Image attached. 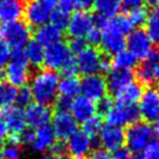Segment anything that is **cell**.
I'll list each match as a JSON object with an SVG mask.
<instances>
[{"instance_id":"obj_1","label":"cell","mask_w":159,"mask_h":159,"mask_svg":"<svg viewBox=\"0 0 159 159\" xmlns=\"http://www.w3.org/2000/svg\"><path fill=\"white\" fill-rule=\"evenodd\" d=\"M59 74L50 69L40 70L30 82V91L36 103L49 107L55 102L59 94Z\"/></svg>"},{"instance_id":"obj_2","label":"cell","mask_w":159,"mask_h":159,"mask_svg":"<svg viewBox=\"0 0 159 159\" xmlns=\"http://www.w3.org/2000/svg\"><path fill=\"white\" fill-rule=\"evenodd\" d=\"M153 128L145 120H138L129 125L125 131V144L131 153H142L145 148L153 142Z\"/></svg>"},{"instance_id":"obj_3","label":"cell","mask_w":159,"mask_h":159,"mask_svg":"<svg viewBox=\"0 0 159 159\" xmlns=\"http://www.w3.org/2000/svg\"><path fill=\"white\" fill-rule=\"evenodd\" d=\"M30 65L22 48L12 50L11 60L5 69V77L14 87H24L30 80Z\"/></svg>"},{"instance_id":"obj_4","label":"cell","mask_w":159,"mask_h":159,"mask_svg":"<svg viewBox=\"0 0 159 159\" xmlns=\"http://www.w3.org/2000/svg\"><path fill=\"white\" fill-rule=\"evenodd\" d=\"M30 40V27L20 20L4 22L0 26V41L14 49L24 48Z\"/></svg>"},{"instance_id":"obj_5","label":"cell","mask_w":159,"mask_h":159,"mask_svg":"<svg viewBox=\"0 0 159 159\" xmlns=\"http://www.w3.org/2000/svg\"><path fill=\"white\" fill-rule=\"evenodd\" d=\"M125 47L137 57V60H146L154 50L153 42L143 28H134L125 38Z\"/></svg>"},{"instance_id":"obj_6","label":"cell","mask_w":159,"mask_h":159,"mask_svg":"<svg viewBox=\"0 0 159 159\" xmlns=\"http://www.w3.org/2000/svg\"><path fill=\"white\" fill-rule=\"evenodd\" d=\"M105 120L109 125H115L123 128L125 125H131L138 122L140 116L136 104H124L114 103L111 109L105 114Z\"/></svg>"},{"instance_id":"obj_7","label":"cell","mask_w":159,"mask_h":159,"mask_svg":"<svg viewBox=\"0 0 159 159\" xmlns=\"http://www.w3.org/2000/svg\"><path fill=\"white\" fill-rule=\"evenodd\" d=\"M126 35L119 30L112 19H109L108 24L102 28V36L99 45L105 54L112 55L125 49Z\"/></svg>"},{"instance_id":"obj_8","label":"cell","mask_w":159,"mask_h":159,"mask_svg":"<svg viewBox=\"0 0 159 159\" xmlns=\"http://www.w3.org/2000/svg\"><path fill=\"white\" fill-rule=\"evenodd\" d=\"M139 116L145 122L151 123L159 117V89L157 87H149L143 90V94L138 101Z\"/></svg>"},{"instance_id":"obj_9","label":"cell","mask_w":159,"mask_h":159,"mask_svg":"<svg viewBox=\"0 0 159 159\" xmlns=\"http://www.w3.org/2000/svg\"><path fill=\"white\" fill-rule=\"evenodd\" d=\"M66 140V151L73 159H85L94 148V139L79 130Z\"/></svg>"},{"instance_id":"obj_10","label":"cell","mask_w":159,"mask_h":159,"mask_svg":"<svg viewBox=\"0 0 159 159\" xmlns=\"http://www.w3.org/2000/svg\"><path fill=\"white\" fill-rule=\"evenodd\" d=\"M81 93L94 102H98L107 97L108 87L104 76L99 73L84 76V79L81 81Z\"/></svg>"},{"instance_id":"obj_11","label":"cell","mask_w":159,"mask_h":159,"mask_svg":"<svg viewBox=\"0 0 159 159\" xmlns=\"http://www.w3.org/2000/svg\"><path fill=\"white\" fill-rule=\"evenodd\" d=\"M94 24V16L88 13L87 11H76L71 15H69V21L67 26V33L71 38H83L88 34Z\"/></svg>"},{"instance_id":"obj_12","label":"cell","mask_w":159,"mask_h":159,"mask_svg":"<svg viewBox=\"0 0 159 159\" xmlns=\"http://www.w3.org/2000/svg\"><path fill=\"white\" fill-rule=\"evenodd\" d=\"M71 56L69 47L67 43L59 41L56 43L47 46L45 48V57H43V65L47 69L57 70L65 65V62Z\"/></svg>"},{"instance_id":"obj_13","label":"cell","mask_w":159,"mask_h":159,"mask_svg":"<svg viewBox=\"0 0 159 159\" xmlns=\"http://www.w3.org/2000/svg\"><path fill=\"white\" fill-rule=\"evenodd\" d=\"M99 144L108 152H116L124 148L125 131L123 128L115 125H104L98 134Z\"/></svg>"},{"instance_id":"obj_14","label":"cell","mask_w":159,"mask_h":159,"mask_svg":"<svg viewBox=\"0 0 159 159\" xmlns=\"http://www.w3.org/2000/svg\"><path fill=\"white\" fill-rule=\"evenodd\" d=\"M79 123L74 119L69 111H56L52 116V128L59 139L69 138L79 130Z\"/></svg>"},{"instance_id":"obj_15","label":"cell","mask_w":159,"mask_h":159,"mask_svg":"<svg viewBox=\"0 0 159 159\" xmlns=\"http://www.w3.org/2000/svg\"><path fill=\"white\" fill-rule=\"evenodd\" d=\"M76 65L79 73L87 75H93L99 73V65L102 61V55L95 47H87L79 55H76Z\"/></svg>"},{"instance_id":"obj_16","label":"cell","mask_w":159,"mask_h":159,"mask_svg":"<svg viewBox=\"0 0 159 159\" xmlns=\"http://www.w3.org/2000/svg\"><path fill=\"white\" fill-rule=\"evenodd\" d=\"M24 14L30 27H40L49 22L52 8L39 0H30L25 6Z\"/></svg>"},{"instance_id":"obj_17","label":"cell","mask_w":159,"mask_h":159,"mask_svg":"<svg viewBox=\"0 0 159 159\" xmlns=\"http://www.w3.org/2000/svg\"><path fill=\"white\" fill-rule=\"evenodd\" d=\"M69 112L77 123H84L87 119L93 117L97 112L96 102L87 98L83 95H79L71 101Z\"/></svg>"},{"instance_id":"obj_18","label":"cell","mask_w":159,"mask_h":159,"mask_svg":"<svg viewBox=\"0 0 159 159\" xmlns=\"http://www.w3.org/2000/svg\"><path fill=\"white\" fill-rule=\"evenodd\" d=\"M26 123L30 125L32 129H38L40 126L49 124L52 120V110L49 107L40 103H30L26 107L25 110Z\"/></svg>"},{"instance_id":"obj_19","label":"cell","mask_w":159,"mask_h":159,"mask_svg":"<svg viewBox=\"0 0 159 159\" xmlns=\"http://www.w3.org/2000/svg\"><path fill=\"white\" fill-rule=\"evenodd\" d=\"M1 117L5 122L10 134H19L26 129L25 111L20 107H10L7 109L0 111Z\"/></svg>"},{"instance_id":"obj_20","label":"cell","mask_w":159,"mask_h":159,"mask_svg":"<svg viewBox=\"0 0 159 159\" xmlns=\"http://www.w3.org/2000/svg\"><path fill=\"white\" fill-rule=\"evenodd\" d=\"M56 140H57V137H56L52 125H42L35 131L34 140L32 143V149L34 150L35 152L42 153V152L48 151Z\"/></svg>"},{"instance_id":"obj_21","label":"cell","mask_w":159,"mask_h":159,"mask_svg":"<svg viewBox=\"0 0 159 159\" xmlns=\"http://www.w3.org/2000/svg\"><path fill=\"white\" fill-rule=\"evenodd\" d=\"M134 74L132 70H124V69H116L111 68L109 73L107 74V87L108 90H110L112 94H117L119 90L123 89L125 85L134 82Z\"/></svg>"},{"instance_id":"obj_22","label":"cell","mask_w":159,"mask_h":159,"mask_svg":"<svg viewBox=\"0 0 159 159\" xmlns=\"http://www.w3.org/2000/svg\"><path fill=\"white\" fill-rule=\"evenodd\" d=\"M24 12V0H0V20L2 22L20 20Z\"/></svg>"},{"instance_id":"obj_23","label":"cell","mask_w":159,"mask_h":159,"mask_svg":"<svg viewBox=\"0 0 159 159\" xmlns=\"http://www.w3.org/2000/svg\"><path fill=\"white\" fill-rule=\"evenodd\" d=\"M159 62V52L153 50L151 55L143 63L139 66L136 71V76L139 81V84H152L154 82V66Z\"/></svg>"},{"instance_id":"obj_24","label":"cell","mask_w":159,"mask_h":159,"mask_svg":"<svg viewBox=\"0 0 159 159\" xmlns=\"http://www.w3.org/2000/svg\"><path fill=\"white\" fill-rule=\"evenodd\" d=\"M35 40L43 47H47V46H50L61 41L62 40V32L56 30L54 26H52L50 24H46L43 26L38 27V30L35 32Z\"/></svg>"},{"instance_id":"obj_25","label":"cell","mask_w":159,"mask_h":159,"mask_svg":"<svg viewBox=\"0 0 159 159\" xmlns=\"http://www.w3.org/2000/svg\"><path fill=\"white\" fill-rule=\"evenodd\" d=\"M142 94H143L142 84H139V83L134 81L128 85H125L123 89L119 90L117 94H115V96L117 98V102H119V103L137 104Z\"/></svg>"},{"instance_id":"obj_26","label":"cell","mask_w":159,"mask_h":159,"mask_svg":"<svg viewBox=\"0 0 159 159\" xmlns=\"http://www.w3.org/2000/svg\"><path fill=\"white\" fill-rule=\"evenodd\" d=\"M25 56L28 65L38 68L43 65L45 57V47L39 43L36 40H30L25 46Z\"/></svg>"},{"instance_id":"obj_27","label":"cell","mask_w":159,"mask_h":159,"mask_svg":"<svg viewBox=\"0 0 159 159\" xmlns=\"http://www.w3.org/2000/svg\"><path fill=\"white\" fill-rule=\"evenodd\" d=\"M93 7L96 15L111 19L118 15L119 11L122 10V2L120 0H95Z\"/></svg>"},{"instance_id":"obj_28","label":"cell","mask_w":159,"mask_h":159,"mask_svg":"<svg viewBox=\"0 0 159 159\" xmlns=\"http://www.w3.org/2000/svg\"><path fill=\"white\" fill-rule=\"evenodd\" d=\"M59 94L68 98H75L81 93V81L77 76H63L59 81Z\"/></svg>"},{"instance_id":"obj_29","label":"cell","mask_w":159,"mask_h":159,"mask_svg":"<svg viewBox=\"0 0 159 159\" xmlns=\"http://www.w3.org/2000/svg\"><path fill=\"white\" fill-rule=\"evenodd\" d=\"M138 60L131 52L128 49H123L117 54L114 55L111 66L116 69H124V70H132L137 66Z\"/></svg>"},{"instance_id":"obj_30","label":"cell","mask_w":159,"mask_h":159,"mask_svg":"<svg viewBox=\"0 0 159 159\" xmlns=\"http://www.w3.org/2000/svg\"><path fill=\"white\" fill-rule=\"evenodd\" d=\"M16 93V87L5 81H0V111L13 107L15 103Z\"/></svg>"},{"instance_id":"obj_31","label":"cell","mask_w":159,"mask_h":159,"mask_svg":"<svg viewBox=\"0 0 159 159\" xmlns=\"http://www.w3.org/2000/svg\"><path fill=\"white\" fill-rule=\"evenodd\" d=\"M146 34L152 40V42L159 43V7H154L149 13L148 19H146Z\"/></svg>"},{"instance_id":"obj_32","label":"cell","mask_w":159,"mask_h":159,"mask_svg":"<svg viewBox=\"0 0 159 159\" xmlns=\"http://www.w3.org/2000/svg\"><path fill=\"white\" fill-rule=\"evenodd\" d=\"M104 126V122L101 116H97V115H94L93 117H90L89 119H87L84 123H83V129L82 131L84 132L85 134H88L90 138H96L98 137L101 130L103 129Z\"/></svg>"},{"instance_id":"obj_33","label":"cell","mask_w":159,"mask_h":159,"mask_svg":"<svg viewBox=\"0 0 159 159\" xmlns=\"http://www.w3.org/2000/svg\"><path fill=\"white\" fill-rule=\"evenodd\" d=\"M148 15H149V12L148 10L140 6V7H137V8H134V10L129 11V18L130 22L132 24L134 28H140L143 25H145L146 22V19H148Z\"/></svg>"},{"instance_id":"obj_34","label":"cell","mask_w":159,"mask_h":159,"mask_svg":"<svg viewBox=\"0 0 159 159\" xmlns=\"http://www.w3.org/2000/svg\"><path fill=\"white\" fill-rule=\"evenodd\" d=\"M69 21V14H67L62 11H59L57 8L55 11H52V14L49 18V22L52 26H54L56 30H66Z\"/></svg>"},{"instance_id":"obj_35","label":"cell","mask_w":159,"mask_h":159,"mask_svg":"<svg viewBox=\"0 0 159 159\" xmlns=\"http://www.w3.org/2000/svg\"><path fill=\"white\" fill-rule=\"evenodd\" d=\"M33 101V95L30 91V87H20V89L16 93V97H15V103L18 107L24 108V107H28Z\"/></svg>"},{"instance_id":"obj_36","label":"cell","mask_w":159,"mask_h":159,"mask_svg":"<svg viewBox=\"0 0 159 159\" xmlns=\"http://www.w3.org/2000/svg\"><path fill=\"white\" fill-rule=\"evenodd\" d=\"M1 156H2V159H20L21 158L20 145H16L14 143H11V142L8 144L2 145Z\"/></svg>"},{"instance_id":"obj_37","label":"cell","mask_w":159,"mask_h":159,"mask_svg":"<svg viewBox=\"0 0 159 159\" xmlns=\"http://www.w3.org/2000/svg\"><path fill=\"white\" fill-rule=\"evenodd\" d=\"M68 47L71 54L79 55L82 50H84L88 47V43L83 38H71Z\"/></svg>"},{"instance_id":"obj_38","label":"cell","mask_w":159,"mask_h":159,"mask_svg":"<svg viewBox=\"0 0 159 159\" xmlns=\"http://www.w3.org/2000/svg\"><path fill=\"white\" fill-rule=\"evenodd\" d=\"M61 71L63 76H76L79 74V69H77V65H76V60L70 56L69 59L65 62V65L61 67Z\"/></svg>"},{"instance_id":"obj_39","label":"cell","mask_w":159,"mask_h":159,"mask_svg":"<svg viewBox=\"0 0 159 159\" xmlns=\"http://www.w3.org/2000/svg\"><path fill=\"white\" fill-rule=\"evenodd\" d=\"M101 36H102V30H99L98 27L94 26L91 30L88 32V34L85 35L84 40L87 41V43L91 45L93 47L98 46L101 42Z\"/></svg>"},{"instance_id":"obj_40","label":"cell","mask_w":159,"mask_h":159,"mask_svg":"<svg viewBox=\"0 0 159 159\" xmlns=\"http://www.w3.org/2000/svg\"><path fill=\"white\" fill-rule=\"evenodd\" d=\"M12 49L5 42L0 41V69H4L11 60Z\"/></svg>"},{"instance_id":"obj_41","label":"cell","mask_w":159,"mask_h":159,"mask_svg":"<svg viewBox=\"0 0 159 159\" xmlns=\"http://www.w3.org/2000/svg\"><path fill=\"white\" fill-rule=\"evenodd\" d=\"M143 158L144 159H159V143L158 142H151L145 150L143 151Z\"/></svg>"},{"instance_id":"obj_42","label":"cell","mask_w":159,"mask_h":159,"mask_svg":"<svg viewBox=\"0 0 159 159\" xmlns=\"http://www.w3.org/2000/svg\"><path fill=\"white\" fill-rule=\"evenodd\" d=\"M56 6H57V10L62 11L67 14H70L71 12H74L77 8L75 0H57Z\"/></svg>"},{"instance_id":"obj_43","label":"cell","mask_w":159,"mask_h":159,"mask_svg":"<svg viewBox=\"0 0 159 159\" xmlns=\"http://www.w3.org/2000/svg\"><path fill=\"white\" fill-rule=\"evenodd\" d=\"M112 105H114V101L111 98H109V97H104V98H102L101 101H98V102L96 103L97 111H98L102 116H105V114L111 109Z\"/></svg>"},{"instance_id":"obj_44","label":"cell","mask_w":159,"mask_h":159,"mask_svg":"<svg viewBox=\"0 0 159 159\" xmlns=\"http://www.w3.org/2000/svg\"><path fill=\"white\" fill-rule=\"evenodd\" d=\"M71 98L65 97V96H60L55 99V104H56V109L59 111H69L70 105H71Z\"/></svg>"},{"instance_id":"obj_45","label":"cell","mask_w":159,"mask_h":159,"mask_svg":"<svg viewBox=\"0 0 159 159\" xmlns=\"http://www.w3.org/2000/svg\"><path fill=\"white\" fill-rule=\"evenodd\" d=\"M90 159H111V156H110V152H108L107 150L99 148L90 152Z\"/></svg>"},{"instance_id":"obj_46","label":"cell","mask_w":159,"mask_h":159,"mask_svg":"<svg viewBox=\"0 0 159 159\" xmlns=\"http://www.w3.org/2000/svg\"><path fill=\"white\" fill-rule=\"evenodd\" d=\"M122 2V8L126 11H131L134 8L140 7L144 4V0H120Z\"/></svg>"},{"instance_id":"obj_47","label":"cell","mask_w":159,"mask_h":159,"mask_svg":"<svg viewBox=\"0 0 159 159\" xmlns=\"http://www.w3.org/2000/svg\"><path fill=\"white\" fill-rule=\"evenodd\" d=\"M50 153L53 154H63L66 152V145L62 143V142H60V140H56L53 146L49 149Z\"/></svg>"},{"instance_id":"obj_48","label":"cell","mask_w":159,"mask_h":159,"mask_svg":"<svg viewBox=\"0 0 159 159\" xmlns=\"http://www.w3.org/2000/svg\"><path fill=\"white\" fill-rule=\"evenodd\" d=\"M75 2H76L77 8H81L82 11H87L93 7L95 0H75Z\"/></svg>"},{"instance_id":"obj_49","label":"cell","mask_w":159,"mask_h":159,"mask_svg":"<svg viewBox=\"0 0 159 159\" xmlns=\"http://www.w3.org/2000/svg\"><path fill=\"white\" fill-rule=\"evenodd\" d=\"M111 68H112L111 61H109L108 59L102 57L101 65H99V71H101V73H104V74H108L110 70H111Z\"/></svg>"},{"instance_id":"obj_50","label":"cell","mask_w":159,"mask_h":159,"mask_svg":"<svg viewBox=\"0 0 159 159\" xmlns=\"http://www.w3.org/2000/svg\"><path fill=\"white\" fill-rule=\"evenodd\" d=\"M114 153V159H129L131 152L128 149L122 148V149H119L118 151H116Z\"/></svg>"},{"instance_id":"obj_51","label":"cell","mask_w":159,"mask_h":159,"mask_svg":"<svg viewBox=\"0 0 159 159\" xmlns=\"http://www.w3.org/2000/svg\"><path fill=\"white\" fill-rule=\"evenodd\" d=\"M8 134H10L8 129H7V126H6L2 117L0 116V142H2L4 139L7 138V137H8Z\"/></svg>"},{"instance_id":"obj_52","label":"cell","mask_w":159,"mask_h":159,"mask_svg":"<svg viewBox=\"0 0 159 159\" xmlns=\"http://www.w3.org/2000/svg\"><path fill=\"white\" fill-rule=\"evenodd\" d=\"M40 159H73L71 157H69L68 154H45V156H42Z\"/></svg>"},{"instance_id":"obj_53","label":"cell","mask_w":159,"mask_h":159,"mask_svg":"<svg viewBox=\"0 0 159 159\" xmlns=\"http://www.w3.org/2000/svg\"><path fill=\"white\" fill-rule=\"evenodd\" d=\"M39 1L43 2L45 5H47L48 7H50V8L55 7V6H56V4H57V0H39Z\"/></svg>"},{"instance_id":"obj_54","label":"cell","mask_w":159,"mask_h":159,"mask_svg":"<svg viewBox=\"0 0 159 159\" xmlns=\"http://www.w3.org/2000/svg\"><path fill=\"white\" fill-rule=\"evenodd\" d=\"M152 128H153L154 134H157V137L159 138V117L154 120V126H152Z\"/></svg>"},{"instance_id":"obj_55","label":"cell","mask_w":159,"mask_h":159,"mask_svg":"<svg viewBox=\"0 0 159 159\" xmlns=\"http://www.w3.org/2000/svg\"><path fill=\"white\" fill-rule=\"evenodd\" d=\"M153 74H154V81L159 82V62L154 66V73Z\"/></svg>"},{"instance_id":"obj_56","label":"cell","mask_w":159,"mask_h":159,"mask_svg":"<svg viewBox=\"0 0 159 159\" xmlns=\"http://www.w3.org/2000/svg\"><path fill=\"white\" fill-rule=\"evenodd\" d=\"M158 1L159 0H144V2H146L151 7H157L158 6Z\"/></svg>"},{"instance_id":"obj_57","label":"cell","mask_w":159,"mask_h":159,"mask_svg":"<svg viewBox=\"0 0 159 159\" xmlns=\"http://www.w3.org/2000/svg\"><path fill=\"white\" fill-rule=\"evenodd\" d=\"M129 159H144V158H143V156L140 153H131Z\"/></svg>"},{"instance_id":"obj_58","label":"cell","mask_w":159,"mask_h":159,"mask_svg":"<svg viewBox=\"0 0 159 159\" xmlns=\"http://www.w3.org/2000/svg\"><path fill=\"white\" fill-rule=\"evenodd\" d=\"M157 7H159V1H158V6H157Z\"/></svg>"}]
</instances>
